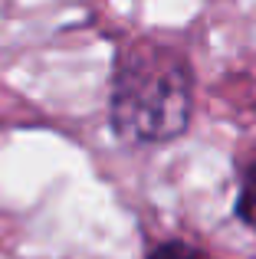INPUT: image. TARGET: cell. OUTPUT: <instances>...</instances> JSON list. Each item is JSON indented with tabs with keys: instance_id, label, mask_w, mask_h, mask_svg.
I'll return each mask as SVG.
<instances>
[{
	"instance_id": "6da1fadb",
	"label": "cell",
	"mask_w": 256,
	"mask_h": 259,
	"mask_svg": "<svg viewBox=\"0 0 256 259\" xmlns=\"http://www.w3.org/2000/svg\"><path fill=\"white\" fill-rule=\"evenodd\" d=\"M194 72L181 50L135 39L115 59L112 125L128 141H171L191 121Z\"/></svg>"
},
{
	"instance_id": "7a4b0ae2",
	"label": "cell",
	"mask_w": 256,
	"mask_h": 259,
	"mask_svg": "<svg viewBox=\"0 0 256 259\" xmlns=\"http://www.w3.org/2000/svg\"><path fill=\"white\" fill-rule=\"evenodd\" d=\"M237 217L256 233V161L243 167L237 187Z\"/></svg>"
},
{
	"instance_id": "3957f363",
	"label": "cell",
	"mask_w": 256,
	"mask_h": 259,
	"mask_svg": "<svg viewBox=\"0 0 256 259\" xmlns=\"http://www.w3.org/2000/svg\"><path fill=\"white\" fill-rule=\"evenodd\" d=\"M148 259H204L194 246H187V243H164V246L151 249V256Z\"/></svg>"
}]
</instances>
